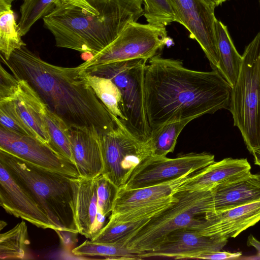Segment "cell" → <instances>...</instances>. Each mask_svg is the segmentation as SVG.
<instances>
[{
  "mask_svg": "<svg viewBox=\"0 0 260 260\" xmlns=\"http://www.w3.org/2000/svg\"><path fill=\"white\" fill-rule=\"evenodd\" d=\"M209 5H210L215 8L220 5L224 3L226 0H204Z\"/></svg>",
  "mask_w": 260,
  "mask_h": 260,
  "instance_id": "obj_39",
  "label": "cell"
},
{
  "mask_svg": "<svg viewBox=\"0 0 260 260\" xmlns=\"http://www.w3.org/2000/svg\"><path fill=\"white\" fill-rule=\"evenodd\" d=\"M70 141L75 164L80 177L92 179L102 172L101 134L94 128H70Z\"/></svg>",
  "mask_w": 260,
  "mask_h": 260,
  "instance_id": "obj_17",
  "label": "cell"
},
{
  "mask_svg": "<svg viewBox=\"0 0 260 260\" xmlns=\"http://www.w3.org/2000/svg\"><path fill=\"white\" fill-rule=\"evenodd\" d=\"M0 149L72 179L80 177L75 164L47 144L34 137L16 133L1 126Z\"/></svg>",
  "mask_w": 260,
  "mask_h": 260,
  "instance_id": "obj_12",
  "label": "cell"
},
{
  "mask_svg": "<svg viewBox=\"0 0 260 260\" xmlns=\"http://www.w3.org/2000/svg\"><path fill=\"white\" fill-rule=\"evenodd\" d=\"M9 1H10L13 2V1H14V0H9Z\"/></svg>",
  "mask_w": 260,
  "mask_h": 260,
  "instance_id": "obj_43",
  "label": "cell"
},
{
  "mask_svg": "<svg viewBox=\"0 0 260 260\" xmlns=\"http://www.w3.org/2000/svg\"><path fill=\"white\" fill-rule=\"evenodd\" d=\"M260 220V200L218 212L207 214L195 230L213 238H235Z\"/></svg>",
  "mask_w": 260,
  "mask_h": 260,
  "instance_id": "obj_15",
  "label": "cell"
},
{
  "mask_svg": "<svg viewBox=\"0 0 260 260\" xmlns=\"http://www.w3.org/2000/svg\"><path fill=\"white\" fill-rule=\"evenodd\" d=\"M192 118L165 123L152 130L147 143L151 156H166L174 151L178 137L184 127Z\"/></svg>",
  "mask_w": 260,
  "mask_h": 260,
  "instance_id": "obj_25",
  "label": "cell"
},
{
  "mask_svg": "<svg viewBox=\"0 0 260 260\" xmlns=\"http://www.w3.org/2000/svg\"><path fill=\"white\" fill-rule=\"evenodd\" d=\"M214 161V155L205 152L172 158L151 155L135 169L121 188L135 189L158 185L194 173Z\"/></svg>",
  "mask_w": 260,
  "mask_h": 260,
  "instance_id": "obj_10",
  "label": "cell"
},
{
  "mask_svg": "<svg viewBox=\"0 0 260 260\" xmlns=\"http://www.w3.org/2000/svg\"><path fill=\"white\" fill-rule=\"evenodd\" d=\"M211 189L178 191L176 202L152 217L124 244L142 255L153 250L165 236L175 230H196L204 221L207 214L213 212Z\"/></svg>",
  "mask_w": 260,
  "mask_h": 260,
  "instance_id": "obj_5",
  "label": "cell"
},
{
  "mask_svg": "<svg viewBox=\"0 0 260 260\" xmlns=\"http://www.w3.org/2000/svg\"><path fill=\"white\" fill-rule=\"evenodd\" d=\"M180 24L198 42L212 69L219 67L216 36L215 7L204 0H170Z\"/></svg>",
  "mask_w": 260,
  "mask_h": 260,
  "instance_id": "obj_11",
  "label": "cell"
},
{
  "mask_svg": "<svg viewBox=\"0 0 260 260\" xmlns=\"http://www.w3.org/2000/svg\"><path fill=\"white\" fill-rule=\"evenodd\" d=\"M168 38L165 26L130 22L110 45L78 67L84 71L95 66L134 59L148 60L159 54Z\"/></svg>",
  "mask_w": 260,
  "mask_h": 260,
  "instance_id": "obj_8",
  "label": "cell"
},
{
  "mask_svg": "<svg viewBox=\"0 0 260 260\" xmlns=\"http://www.w3.org/2000/svg\"><path fill=\"white\" fill-rule=\"evenodd\" d=\"M147 60L134 59L88 68L86 73L110 79L119 89L126 121L123 126L130 134L144 142L151 129L145 108L144 79Z\"/></svg>",
  "mask_w": 260,
  "mask_h": 260,
  "instance_id": "obj_7",
  "label": "cell"
},
{
  "mask_svg": "<svg viewBox=\"0 0 260 260\" xmlns=\"http://www.w3.org/2000/svg\"><path fill=\"white\" fill-rule=\"evenodd\" d=\"M0 123L1 126L14 133L35 137L17 113L12 99L0 101Z\"/></svg>",
  "mask_w": 260,
  "mask_h": 260,
  "instance_id": "obj_32",
  "label": "cell"
},
{
  "mask_svg": "<svg viewBox=\"0 0 260 260\" xmlns=\"http://www.w3.org/2000/svg\"><path fill=\"white\" fill-rule=\"evenodd\" d=\"M215 30L219 56L218 70L233 87L240 74L242 56L237 51L226 26L217 19Z\"/></svg>",
  "mask_w": 260,
  "mask_h": 260,
  "instance_id": "obj_22",
  "label": "cell"
},
{
  "mask_svg": "<svg viewBox=\"0 0 260 260\" xmlns=\"http://www.w3.org/2000/svg\"><path fill=\"white\" fill-rule=\"evenodd\" d=\"M7 225V223L4 220H1L0 221V231Z\"/></svg>",
  "mask_w": 260,
  "mask_h": 260,
  "instance_id": "obj_40",
  "label": "cell"
},
{
  "mask_svg": "<svg viewBox=\"0 0 260 260\" xmlns=\"http://www.w3.org/2000/svg\"><path fill=\"white\" fill-rule=\"evenodd\" d=\"M142 0H57L43 18L56 46L91 57L144 15Z\"/></svg>",
  "mask_w": 260,
  "mask_h": 260,
  "instance_id": "obj_3",
  "label": "cell"
},
{
  "mask_svg": "<svg viewBox=\"0 0 260 260\" xmlns=\"http://www.w3.org/2000/svg\"><path fill=\"white\" fill-rule=\"evenodd\" d=\"M57 0H24L20 8L19 31L22 37L34 23L49 14L55 7Z\"/></svg>",
  "mask_w": 260,
  "mask_h": 260,
  "instance_id": "obj_30",
  "label": "cell"
},
{
  "mask_svg": "<svg viewBox=\"0 0 260 260\" xmlns=\"http://www.w3.org/2000/svg\"><path fill=\"white\" fill-rule=\"evenodd\" d=\"M254 158V164L260 159V140L257 148L251 153Z\"/></svg>",
  "mask_w": 260,
  "mask_h": 260,
  "instance_id": "obj_38",
  "label": "cell"
},
{
  "mask_svg": "<svg viewBox=\"0 0 260 260\" xmlns=\"http://www.w3.org/2000/svg\"><path fill=\"white\" fill-rule=\"evenodd\" d=\"M256 175L260 179V174H256Z\"/></svg>",
  "mask_w": 260,
  "mask_h": 260,
  "instance_id": "obj_42",
  "label": "cell"
},
{
  "mask_svg": "<svg viewBox=\"0 0 260 260\" xmlns=\"http://www.w3.org/2000/svg\"><path fill=\"white\" fill-rule=\"evenodd\" d=\"M228 241L227 238H213L192 229L182 228L170 233L153 250L142 254L141 258L194 259L200 254L221 250Z\"/></svg>",
  "mask_w": 260,
  "mask_h": 260,
  "instance_id": "obj_13",
  "label": "cell"
},
{
  "mask_svg": "<svg viewBox=\"0 0 260 260\" xmlns=\"http://www.w3.org/2000/svg\"><path fill=\"white\" fill-rule=\"evenodd\" d=\"M1 60L18 79H24L52 112L70 128H94L101 134L117 123L88 84L79 67H63L41 58L26 46L15 50L8 60Z\"/></svg>",
  "mask_w": 260,
  "mask_h": 260,
  "instance_id": "obj_2",
  "label": "cell"
},
{
  "mask_svg": "<svg viewBox=\"0 0 260 260\" xmlns=\"http://www.w3.org/2000/svg\"><path fill=\"white\" fill-rule=\"evenodd\" d=\"M44 117L50 137L49 146L75 164L70 141V128L46 105Z\"/></svg>",
  "mask_w": 260,
  "mask_h": 260,
  "instance_id": "obj_27",
  "label": "cell"
},
{
  "mask_svg": "<svg viewBox=\"0 0 260 260\" xmlns=\"http://www.w3.org/2000/svg\"><path fill=\"white\" fill-rule=\"evenodd\" d=\"M250 170L246 158H225L196 172L193 178L184 184L181 190L209 189L231 183L248 176Z\"/></svg>",
  "mask_w": 260,
  "mask_h": 260,
  "instance_id": "obj_18",
  "label": "cell"
},
{
  "mask_svg": "<svg viewBox=\"0 0 260 260\" xmlns=\"http://www.w3.org/2000/svg\"><path fill=\"white\" fill-rule=\"evenodd\" d=\"M148 63L145 68L144 92L151 131L167 123L229 110L232 87L217 69L190 70L182 61L159 54Z\"/></svg>",
  "mask_w": 260,
  "mask_h": 260,
  "instance_id": "obj_1",
  "label": "cell"
},
{
  "mask_svg": "<svg viewBox=\"0 0 260 260\" xmlns=\"http://www.w3.org/2000/svg\"><path fill=\"white\" fill-rule=\"evenodd\" d=\"M195 172L158 185L135 189H117L111 214L122 213L172 196L193 179Z\"/></svg>",
  "mask_w": 260,
  "mask_h": 260,
  "instance_id": "obj_19",
  "label": "cell"
},
{
  "mask_svg": "<svg viewBox=\"0 0 260 260\" xmlns=\"http://www.w3.org/2000/svg\"><path fill=\"white\" fill-rule=\"evenodd\" d=\"M242 255L241 252H230L227 251H221L220 250L204 253L196 256L194 259H205L221 260L228 259H235Z\"/></svg>",
  "mask_w": 260,
  "mask_h": 260,
  "instance_id": "obj_35",
  "label": "cell"
},
{
  "mask_svg": "<svg viewBox=\"0 0 260 260\" xmlns=\"http://www.w3.org/2000/svg\"><path fill=\"white\" fill-rule=\"evenodd\" d=\"M213 212L223 211L260 200V179L250 173L245 177L211 189Z\"/></svg>",
  "mask_w": 260,
  "mask_h": 260,
  "instance_id": "obj_21",
  "label": "cell"
},
{
  "mask_svg": "<svg viewBox=\"0 0 260 260\" xmlns=\"http://www.w3.org/2000/svg\"><path fill=\"white\" fill-rule=\"evenodd\" d=\"M0 204L9 214L44 229L55 228L30 194L0 162Z\"/></svg>",
  "mask_w": 260,
  "mask_h": 260,
  "instance_id": "obj_14",
  "label": "cell"
},
{
  "mask_svg": "<svg viewBox=\"0 0 260 260\" xmlns=\"http://www.w3.org/2000/svg\"><path fill=\"white\" fill-rule=\"evenodd\" d=\"M259 4H260V1H259Z\"/></svg>",
  "mask_w": 260,
  "mask_h": 260,
  "instance_id": "obj_44",
  "label": "cell"
},
{
  "mask_svg": "<svg viewBox=\"0 0 260 260\" xmlns=\"http://www.w3.org/2000/svg\"><path fill=\"white\" fill-rule=\"evenodd\" d=\"M30 244L27 225L24 220L0 235V258L24 259Z\"/></svg>",
  "mask_w": 260,
  "mask_h": 260,
  "instance_id": "obj_28",
  "label": "cell"
},
{
  "mask_svg": "<svg viewBox=\"0 0 260 260\" xmlns=\"http://www.w3.org/2000/svg\"><path fill=\"white\" fill-rule=\"evenodd\" d=\"M247 245L248 246L253 247L257 252V255L260 257V241L256 239L253 235H249L247 238Z\"/></svg>",
  "mask_w": 260,
  "mask_h": 260,
  "instance_id": "obj_37",
  "label": "cell"
},
{
  "mask_svg": "<svg viewBox=\"0 0 260 260\" xmlns=\"http://www.w3.org/2000/svg\"><path fill=\"white\" fill-rule=\"evenodd\" d=\"M18 80V87L12 98L17 112L35 137L49 146L50 139L44 117L46 105L27 81Z\"/></svg>",
  "mask_w": 260,
  "mask_h": 260,
  "instance_id": "obj_20",
  "label": "cell"
},
{
  "mask_svg": "<svg viewBox=\"0 0 260 260\" xmlns=\"http://www.w3.org/2000/svg\"><path fill=\"white\" fill-rule=\"evenodd\" d=\"M0 162L30 194L47 215L55 230L78 233L75 219L72 178L2 149Z\"/></svg>",
  "mask_w": 260,
  "mask_h": 260,
  "instance_id": "obj_4",
  "label": "cell"
},
{
  "mask_svg": "<svg viewBox=\"0 0 260 260\" xmlns=\"http://www.w3.org/2000/svg\"><path fill=\"white\" fill-rule=\"evenodd\" d=\"M101 136L102 174L118 189L127 182L135 169L151 155L147 142L130 134L121 124Z\"/></svg>",
  "mask_w": 260,
  "mask_h": 260,
  "instance_id": "obj_9",
  "label": "cell"
},
{
  "mask_svg": "<svg viewBox=\"0 0 260 260\" xmlns=\"http://www.w3.org/2000/svg\"><path fill=\"white\" fill-rule=\"evenodd\" d=\"M254 164L260 167V159Z\"/></svg>",
  "mask_w": 260,
  "mask_h": 260,
  "instance_id": "obj_41",
  "label": "cell"
},
{
  "mask_svg": "<svg viewBox=\"0 0 260 260\" xmlns=\"http://www.w3.org/2000/svg\"><path fill=\"white\" fill-rule=\"evenodd\" d=\"M19 85V80L1 65L0 101L11 100L15 96Z\"/></svg>",
  "mask_w": 260,
  "mask_h": 260,
  "instance_id": "obj_34",
  "label": "cell"
},
{
  "mask_svg": "<svg viewBox=\"0 0 260 260\" xmlns=\"http://www.w3.org/2000/svg\"><path fill=\"white\" fill-rule=\"evenodd\" d=\"M95 179L99 211L106 217H110L118 188L102 174Z\"/></svg>",
  "mask_w": 260,
  "mask_h": 260,
  "instance_id": "obj_33",
  "label": "cell"
},
{
  "mask_svg": "<svg viewBox=\"0 0 260 260\" xmlns=\"http://www.w3.org/2000/svg\"><path fill=\"white\" fill-rule=\"evenodd\" d=\"M54 231L58 235L62 246L66 249L70 248L77 241L76 235L78 233L64 230Z\"/></svg>",
  "mask_w": 260,
  "mask_h": 260,
  "instance_id": "obj_36",
  "label": "cell"
},
{
  "mask_svg": "<svg viewBox=\"0 0 260 260\" xmlns=\"http://www.w3.org/2000/svg\"><path fill=\"white\" fill-rule=\"evenodd\" d=\"M85 78L88 84L106 107L115 121L123 126L126 118L122 94L118 87L108 78L91 75L86 73Z\"/></svg>",
  "mask_w": 260,
  "mask_h": 260,
  "instance_id": "obj_23",
  "label": "cell"
},
{
  "mask_svg": "<svg viewBox=\"0 0 260 260\" xmlns=\"http://www.w3.org/2000/svg\"><path fill=\"white\" fill-rule=\"evenodd\" d=\"M74 193L75 219L78 233L90 240L107 223L100 212L95 178L71 179Z\"/></svg>",
  "mask_w": 260,
  "mask_h": 260,
  "instance_id": "obj_16",
  "label": "cell"
},
{
  "mask_svg": "<svg viewBox=\"0 0 260 260\" xmlns=\"http://www.w3.org/2000/svg\"><path fill=\"white\" fill-rule=\"evenodd\" d=\"M72 252L77 256H99L107 259H142L141 253L122 242L101 243L86 240Z\"/></svg>",
  "mask_w": 260,
  "mask_h": 260,
  "instance_id": "obj_26",
  "label": "cell"
},
{
  "mask_svg": "<svg viewBox=\"0 0 260 260\" xmlns=\"http://www.w3.org/2000/svg\"><path fill=\"white\" fill-rule=\"evenodd\" d=\"M153 216L124 222L109 220L100 232L90 240L95 243L122 242L124 244L131 235L146 224Z\"/></svg>",
  "mask_w": 260,
  "mask_h": 260,
  "instance_id": "obj_29",
  "label": "cell"
},
{
  "mask_svg": "<svg viewBox=\"0 0 260 260\" xmlns=\"http://www.w3.org/2000/svg\"><path fill=\"white\" fill-rule=\"evenodd\" d=\"M142 1L143 16L148 23L165 27L174 22L180 23L170 0Z\"/></svg>",
  "mask_w": 260,
  "mask_h": 260,
  "instance_id": "obj_31",
  "label": "cell"
},
{
  "mask_svg": "<svg viewBox=\"0 0 260 260\" xmlns=\"http://www.w3.org/2000/svg\"><path fill=\"white\" fill-rule=\"evenodd\" d=\"M12 2L0 0V51L6 60L15 50L26 46L21 39L18 24L16 23Z\"/></svg>",
  "mask_w": 260,
  "mask_h": 260,
  "instance_id": "obj_24",
  "label": "cell"
},
{
  "mask_svg": "<svg viewBox=\"0 0 260 260\" xmlns=\"http://www.w3.org/2000/svg\"><path fill=\"white\" fill-rule=\"evenodd\" d=\"M236 84L232 87L229 110L251 154L260 140V31L247 45Z\"/></svg>",
  "mask_w": 260,
  "mask_h": 260,
  "instance_id": "obj_6",
  "label": "cell"
}]
</instances>
